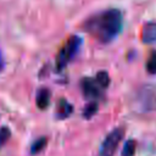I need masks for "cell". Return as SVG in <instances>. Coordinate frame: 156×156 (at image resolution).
I'll return each mask as SVG.
<instances>
[{"label": "cell", "instance_id": "cell-1", "mask_svg": "<svg viewBox=\"0 0 156 156\" xmlns=\"http://www.w3.org/2000/svg\"><path fill=\"white\" fill-rule=\"evenodd\" d=\"M123 17L119 10L108 9L94 13L83 23V29L101 43L112 41L121 32Z\"/></svg>", "mask_w": 156, "mask_h": 156}, {"label": "cell", "instance_id": "cell-2", "mask_svg": "<svg viewBox=\"0 0 156 156\" xmlns=\"http://www.w3.org/2000/svg\"><path fill=\"white\" fill-rule=\"evenodd\" d=\"M82 44V39L77 35H72L68 38L66 44L61 48V50L57 54L56 58V66L58 69L65 68V66L74 57V55L78 52V49Z\"/></svg>", "mask_w": 156, "mask_h": 156}, {"label": "cell", "instance_id": "cell-3", "mask_svg": "<svg viewBox=\"0 0 156 156\" xmlns=\"http://www.w3.org/2000/svg\"><path fill=\"white\" fill-rule=\"evenodd\" d=\"M123 136H124V128L117 127L112 129L101 143L99 156H115L117 147L119 146Z\"/></svg>", "mask_w": 156, "mask_h": 156}, {"label": "cell", "instance_id": "cell-4", "mask_svg": "<svg viewBox=\"0 0 156 156\" xmlns=\"http://www.w3.org/2000/svg\"><path fill=\"white\" fill-rule=\"evenodd\" d=\"M80 89L83 95L87 99H96L101 96V90L102 88L96 83L94 78L90 77H84L80 80Z\"/></svg>", "mask_w": 156, "mask_h": 156}, {"label": "cell", "instance_id": "cell-5", "mask_svg": "<svg viewBox=\"0 0 156 156\" xmlns=\"http://www.w3.org/2000/svg\"><path fill=\"white\" fill-rule=\"evenodd\" d=\"M141 41L144 44L156 43V22H147L141 29Z\"/></svg>", "mask_w": 156, "mask_h": 156}, {"label": "cell", "instance_id": "cell-6", "mask_svg": "<svg viewBox=\"0 0 156 156\" xmlns=\"http://www.w3.org/2000/svg\"><path fill=\"white\" fill-rule=\"evenodd\" d=\"M73 112V106L65 99H60L56 106V117L58 119H65L69 117Z\"/></svg>", "mask_w": 156, "mask_h": 156}, {"label": "cell", "instance_id": "cell-7", "mask_svg": "<svg viewBox=\"0 0 156 156\" xmlns=\"http://www.w3.org/2000/svg\"><path fill=\"white\" fill-rule=\"evenodd\" d=\"M50 90L46 88H41L39 89V91L37 93V98H35V102L38 108L40 110H45L49 104H50Z\"/></svg>", "mask_w": 156, "mask_h": 156}, {"label": "cell", "instance_id": "cell-8", "mask_svg": "<svg viewBox=\"0 0 156 156\" xmlns=\"http://www.w3.org/2000/svg\"><path fill=\"white\" fill-rule=\"evenodd\" d=\"M139 100L141 101V106L144 110H150L155 106V102H156V99H155V95L154 93L150 90V89H145L143 91V94L139 95Z\"/></svg>", "mask_w": 156, "mask_h": 156}, {"label": "cell", "instance_id": "cell-9", "mask_svg": "<svg viewBox=\"0 0 156 156\" xmlns=\"http://www.w3.org/2000/svg\"><path fill=\"white\" fill-rule=\"evenodd\" d=\"M46 144H48V139L45 136H40L38 139H35L30 146V154L32 155H37V154H40L45 147H46Z\"/></svg>", "mask_w": 156, "mask_h": 156}, {"label": "cell", "instance_id": "cell-10", "mask_svg": "<svg viewBox=\"0 0 156 156\" xmlns=\"http://www.w3.org/2000/svg\"><path fill=\"white\" fill-rule=\"evenodd\" d=\"M136 151V141L134 139H128L121 151V156H134Z\"/></svg>", "mask_w": 156, "mask_h": 156}, {"label": "cell", "instance_id": "cell-11", "mask_svg": "<svg viewBox=\"0 0 156 156\" xmlns=\"http://www.w3.org/2000/svg\"><path fill=\"white\" fill-rule=\"evenodd\" d=\"M95 80H96V83H98L102 89H106V88L110 85V76H108V73L105 72V71L98 72V74H96V77H95Z\"/></svg>", "mask_w": 156, "mask_h": 156}, {"label": "cell", "instance_id": "cell-12", "mask_svg": "<svg viewBox=\"0 0 156 156\" xmlns=\"http://www.w3.org/2000/svg\"><path fill=\"white\" fill-rule=\"evenodd\" d=\"M96 112H98V104L95 101H91V102H89L84 107V110H83V117L84 118H91Z\"/></svg>", "mask_w": 156, "mask_h": 156}, {"label": "cell", "instance_id": "cell-13", "mask_svg": "<svg viewBox=\"0 0 156 156\" xmlns=\"http://www.w3.org/2000/svg\"><path fill=\"white\" fill-rule=\"evenodd\" d=\"M146 71L151 74H156V51H154L146 62Z\"/></svg>", "mask_w": 156, "mask_h": 156}, {"label": "cell", "instance_id": "cell-14", "mask_svg": "<svg viewBox=\"0 0 156 156\" xmlns=\"http://www.w3.org/2000/svg\"><path fill=\"white\" fill-rule=\"evenodd\" d=\"M11 136V130L9 127H1L0 128V146H2L4 144L7 143V140Z\"/></svg>", "mask_w": 156, "mask_h": 156}, {"label": "cell", "instance_id": "cell-15", "mask_svg": "<svg viewBox=\"0 0 156 156\" xmlns=\"http://www.w3.org/2000/svg\"><path fill=\"white\" fill-rule=\"evenodd\" d=\"M0 67H1V57H0Z\"/></svg>", "mask_w": 156, "mask_h": 156}]
</instances>
